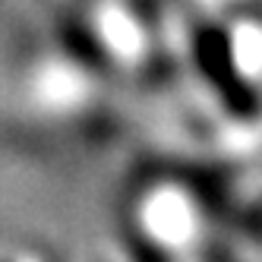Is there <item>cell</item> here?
I'll return each instance as SVG.
<instances>
[{"label": "cell", "mask_w": 262, "mask_h": 262, "mask_svg": "<svg viewBox=\"0 0 262 262\" xmlns=\"http://www.w3.org/2000/svg\"><path fill=\"white\" fill-rule=\"evenodd\" d=\"M60 35H63L67 51H70L76 60H82L85 67H104L107 54H104L101 41L92 35V29H89L85 23L73 19V16H63V19H60Z\"/></svg>", "instance_id": "1"}]
</instances>
